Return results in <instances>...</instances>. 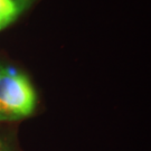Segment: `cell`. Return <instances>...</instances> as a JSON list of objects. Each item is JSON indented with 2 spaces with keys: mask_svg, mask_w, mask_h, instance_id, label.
I'll return each mask as SVG.
<instances>
[{
  "mask_svg": "<svg viewBox=\"0 0 151 151\" xmlns=\"http://www.w3.org/2000/svg\"><path fill=\"white\" fill-rule=\"evenodd\" d=\"M0 151H12L11 147L9 146L8 142H6L4 139L0 138Z\"/></svg>",
  "mask_w": 151,
  "mask_h": 151,
  "instance_id": "cell-3",
  "label": "cell"
},
{
  "mask_svg": "<svg viewBox=\"0 0 151 151\" xmlns=\"http://www.w3.org/2000/svg\"><path fill=\"white\" fill-rule=\"evenodd\" d=\"M6 27H7L6 25H4V24H1V22H0V30H1V29H4V28H6Z\"/></svg>",
  "mask_w": 151,
  "mask_h": 151,
  "instance_id": "cell-4",
  "label": "cell"
},
{
  "mask_svg": "<svg viewBox=\"0 0 151 151\" xmlns=\"http://www.w3.org/2000/svg\"><path fill=\"white\" fill-rule=\"evenodd\" d=\"M32 0H0V22L8 26L30 5Z\"/></svg>",
  "mask_w": 151,
  "mask_h": 151,
  "instance_id": "cell-2",
  "label": "cell"
},
{
  "mask_svg": "<svg viewBox=\"0 0 151 151\" xmlns=\"http://www.w3.org/2000/svg\"><path fill=\"white\" fill-rule=\"evenodd\" d=\"M36 93L27 76L2 65L0 70V120H18L30 115Z\"/></svg>",
  "mask_w": 151,
  "mask_h": 151,
  "instance_id": "cell-1",
  "label": "cell"
}]
</instances>
